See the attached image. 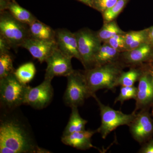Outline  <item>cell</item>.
Listing matches in <instances>:
<instances>
[{"instance_id":"1","label":"cell","mask_w":153,"mask_h":153,"mask_svg":"<svg viewBox=\"0 0 153 153\" xmlns=\"http://www.w3.org/2000/svg\"><path fill=\"white\" fill-rule=\"evenodd\" d=\"M49 152L36 145L29 132L18 121L7 119L1 121L0 153Z\"/></svg>"},{"instance_id":"2","label":"cell","mask_w":153,"mask_h":153,"mask_svg":"<svg viewBox=\"0 0 153 153\" xmlns=\"http://www.w3.org/2000/svg\"><path fill=\"white\" fill-rule=\"evenodd\" d=\"M124 66L118 60L85 70L84 74L91 97L100 89L115 90Z\"/></svg>"},{"instance_id":"3","label":"cell","mask_w":153,"mask_h":153,"mask_svg":"<svg viewBox=\"0 0 153 153\" xmlns=\"http://www.w3.org/2000/svg\"><path fill=\"white\" fill-rule=\"evenodd\" d=\"M0 35L16 50L30 37L29 25L19 22L7 10L1 11Z\"/></svg>"},{"instance_id":"4","label":"cell","mask_w":153,"mask_h":153,"mask_svg":"<svg viewBox=\"0 0 153 153\" xmlns=\"http://www.w3.org/2000/svg\"><path fill=\"white\" fill-rule=\"evenodd\" d=\"M97 102L100 110L101 125L97 129L102 138L105 139L111 132L122 126H129L135 116L136 113L126 114L105 105L99 99L96 94L92 96Z\"/></svg>"},{"instance_id":"5","label":"cell","mask_w":153,"mask_h":153,"mask_svg":"<svg viewBox=\"0 0 153 153\" xmlns=\"http://www.w3.org/2000/svg\"><path fill=\"white\" fill-rule=\"evenodd\" d=\"M29 85L21 83L14 73L0 79L1 104L13 108L25 104L26 93Z\"/></svg>"},{"instance_id":"6","label":"cell","mask_w":153,"mask_h":153,"mask_svg":"<svg viewBox=\"0 0 153 153\" xmlns=\"http://www.w3.org/2000/svg\"><path fill=\"white\" fill-rule=\"evenodd\" d=\"M66 77L67 86L63 96L64 102L71 108L81 106L86 99L91 97L84 71L74 70Z\"/></svg>"},{"instance_id":"7","label":"cell","mask_w":153,"mask_h":153,"mask_svg":"<svg viewBox=\"0 0 153 153\" xmlns=\"http://www.w3.org/2000/svg\"><path fill=\"white\" fill-rule=\"evenodd\" d=\"M77 40L78 50L85 70L94 67V57L101 47L102 41L96 33L87 28L74 33Z\"/></svg>"},{"instance_id":"8","label":"cell","mask_w":153,"mask_h":153,"mask_svg":"<svg viewBox=\"0 0 153 153\" xmlns=\"http://www.w3.org/2000/svg\"><path fill=\"white\" fill-rule=\"evenodd\" d=\"M149 108L140 110L128 126L134 140L141 145L153 136V120Z\"/></svg>"},{"instance_id":"9","label":"cell","mask_w":153,"mask_h":153,"mask_svg":"<svg viewBox=\"0 0 153 153\" xmlns=\"http://www.w3.org/2000/svg\"><path fill=\"white\" fill-rule=\"evenodd\" d=\"M51 81L52 80L44 78L43 82L38 86H29L24 104L37 109H43L48 106L52 101L54 94Z\"/></svg>"},{"instance_id":"10","label":"cell","mask_w":153,"mask_h":153,"mask_svg":"<svg viewBox=\"0 0 153 153\" xmlns=\"http://www.w3.org/2000/svg\"><path fill=\"white\" fill-rule=\"evenodd\" d=\"M71 59L64 55L57 47L46 60L47 67L44 78L52 80L55 76H68L74 70Z\"/></svg>"},{"instance_id":"11","label":"cell","mask_w":153,"mask_h":153,"mask_svg":"<svg viewBox=\"0 0 153 153\" xmlns=\"http://www.w3.org/2000/svg\"><path fill=\"white\" fill-rule=\"evenodd\" d=\"M143 71L139 79L135 107L133 112L153 106V83L150 75L143 65Z\"/></svg>"},{"instance_id":"12","label":"cell","mask_w":153,"mask_h":153,"mask_svg":"<svg viewBox=\"0 0 153 153\" xmlns=\"http://www.w3.org/2000/svg\"><path fill=\"white\" fill-rule=\"evenodd\" d=\"M22 47L27 49L32 56L41 63L46 60L57 48L55 40H42L30 37L23 43Z\"/></svg>"},{"instance_id":"13","label":"cell","mask_w":153,"mask_h":153,"mask_svg":"<svg viewBox=\"0 0 153 153\" xmlns=\"http://www.w3.org/2000/svg\"><path fill=\"white\" fill-rule=\"evenodd\" d=\"M55 31L57 48L64 55L71 58L74 57L81 62L74 33L66 29H58Z\"/></svg>"},{"instance_id":"14","label":"cell","mask_w":153,"mask_h":153,"mask_svg":"<svg viewBox=\"0 0 153 153\" xmlns=\"http://www.w3.org/2000/svg\"><path fill=\"white\" fill-rule=\"evenodd\" d=\"M153 45L146 43L131 50L123 52L119 61L131 66H140L152 60Z\"/></svg>"},{"instance_id":"15","label":"cell","mask_w":153,"mask_h":153,"mask_svg":"<svg viewBox=\"0 0 153 153\" xmlns=\"http://www.w3.org/2000/svg\"><path fill=\"white\" fill-rule=\"evenodd\" d=\"M97 132L96 130H84L75 132L62 136L61 141L64 144L70 146L77 149L86 150L91 148H95L91 143V137Z\"/></svg>"},{"instance_id":"16","label":"cell","mask_w":153,"mask_h":153,"mask_svg":"<svg viewBox=\"0 0 153 153\" xmlns=\"http://www.w3.org/2000/svg\"><path fill=\"white\" fill-rule=\"evenodd\" d=\"M120 53V52L110 46L109 44L104 43L101 45L96 54L94 67L118 61Z\"/></svg>"},{"instance_id":"17","label":"cell","mask_w":153,"mask_h":153,"mask_svg":"<svg viewBox=\"0 0 153 153\" xmlns=\"http://www.w3.org/2000/svg\"><path fill=\"white\" fill-rule=\"evenodd\" d=\"M31 38L42 40H55V31L37 19L29 25Z\"/></svg>"},{"instance_id":"18","label":"cell","mask_w":153,"mask_h":153,"mask_svg":"<svg viewBox=\"0 0 153 153\" xmlns=\"http://www.w3.org/2000/svg\"><path fill=\"white\" fill-rule=\"evenodd\" d=\"M5 10L8 11L19 22L28 25L37 19L30 11L19 5L15 1H8Z\"/></svg>"},{"instance_id":"19","label":"cell","mask_w":153,"mask_h":153,"mask_svg":"<svg viewBox=\"0 0 153 153\" xmlns=\"http://www.w3.org/2000/svg\"><path fill=\"white\" fill-rule=\"evenodd\" d=\"M71 108L70 118L62 136L85 130V125L87 123L88 121L81 117L79 114L78 107H73Z\"/></svg>"},{"instance_id":"20","label":"cell","mask_w":153,"mask_h":153,"mask_svg":"<svg viewBox=\"0 0 153 153\" xmlns=\"http://www.w3.org/2000/svg\"><path fill=\"white\" fill-rule=\"evenodd\" d=\"M147 32L148 29H146L125 33L126 51L135 49L147 43Z\"/></svg>"},{"instance_id":"21","label":"cell","mask_w":153,"mask_h":153,"mask_svg":"<svg viewBox=\"0 0 153 153\" xmlns=\"http://www.w3.org/2000/svg\"><path fill=\"white\" fill-rule=\"evenodd\" d=\"M36 73V69L34 63L29 62L19 66L13 73L21 83L27 85L33 80Z\"/></svg>"},{"instance_id":"22","label":"cell","mask_w":153,"mask_h":153,"mask_svg":"<svg viewBox=\"0 0 153 153\" xmlns=\"http://www.w3.org/2000/svg\"><path fill=\"white\" fill-rule=\"evenodd\" d=\"M96 33L100 40L103 42H105L115 35L125 33L121 30L114 21L105 22L102 27Z\"/></svg>"},{"instance_id":"23","label":"cell","mask_w":153,"mask_h":153,"mask_svg":"<svg viewBox=\"0 0 153 153\" xmlns=\"http://www.w3.org/2000/svg\"><path fill=\"white\" fill-rule=\"evenodd\" d=\"M142 71L141 65L139 68L131 67L128 71H123L118 79V85L120 86H134V83L138 81Z\"/></svg>"},{"instance_id":"24","label":"cell","mask_w":153,"mask_h":153,"mask_svg":"<svg viewBox=\"0 0 153 153\" xmlns=\"http://www.w3.org/2000/svg\"><path fill=\"white\" fill-rule=\"evenodd\" d=\"M15 70L10 53H0V79L13 73Z\"/></svg>"},{"instance_id":"25","label":"cell","mask_w":153,"mask_h":153,"mask_svg":"<svg viewBox=\"0 0 153 153\" xmlns=\"http://www.w3.org/2000/svg\"><path fill=\"white\" fill-rule=\"evenodd\" d=\"M128 0H118L110 8L102 13V16L105 22L114 21L125 7Z\"/></svg>"},{"instance_id":"26","label":"cell","mask_w":153,"mask_h":153,"mask_svg":"<svg viewBox=\"0 0 153 153\" xmlns=\"http://www.w3.org/2000/svg\"><path fill=\"white\" fill-rule=\"evenodd\" d=\"M137 88L134 86H121L119 94L114 100V103L120 102L123 104L125 101L130 99L135 100L137 95Z\"/></svg>"},{"instance_id":"27","label":"cell","mask_w":153,"mask_h":153,"mask_svg":"<svg viewBox=\"0 0 153 153\" xmlns=\"http://www.w3.org/2000/svg\"><path fill=\"white\" fill-rule=\"evenodd\" d=\"M124 35L125 33L115 35L104 43H107L120 52H125L126 51V47Z\"/></svg>"},{"instance_id":"28","label":"cell","mask_w":153,"mask_h":153,"mask_svg":"<svg viewBox=\"0 0 153 153\" xmlns=\"http://www.w3.org/2000/svg\"><path fill=\"white\" fill-rule=\"evenodd\" d=\"M118 0H93L94 9L102 13L114 5Z\"/></svg>"},{"instance_id":"29","label":"cell","mask_w":153,"mask_h":153,"mask_svg":"<svg viewBox=\"0 0 153 153\" xmlns=\"http://www.w3.org/2000/svg\"><path fill=\"white\" fill-rule=\"evenodd\" d=\"M138 152L139 153H153V138H152L143 144Z\"/></svg>"},{"instance_id":"30","label":"cell","mask_w":153,"mask_h":153,"mask_svg":"<svg viewBox=\"0 0 153 153\" xmlns=\"http://www.w3.org/2000/svg\"><path fill=\"white\" fill-rule=\"evenodd\" d=\"M11 49L12 47L8 41L0 35V53H10Z\"/></svg>"},{"instance_id":"31","label":"cell","mask_w":153,"mask_h":153,"mask_svg":"<svg viewBox=\"0 0 153 153\" xmlns=\"http://www.w3.org/2000/svg\"><path fill=\"white\" fill-rule=\"evenodd\" d=\"M143 66L145 69L147 71L150 75L151 79H152V81L153 83V61L151 60V61H149V62H147V63H144L143 64ZM152 114L153 116V106L152 108Z\"/></svg>"},{"instance_id":"32","label":"cell","mask_w":153,"mask_h":153,"mask_svg":"<svg viewBox=\"0 0 153 153\" xmlns=\"http://www.w3.org/2000/svg\"><path fill=\"white\" fill-rule=\"evenodd\" d=\"M147 43L153 45V26L148 28Z\"/></svg>"},{"instance_id":"33","label":"cell","mask_w":153,"mask_h":153,"mask_svg":"<svg viewBox=\"0 0 153 153\" xmlns=\"http://www.w3.org/2000/svg\"><path fill=\"white\" fill-rule=\"evenodd\" d=\"M91 7H93V0H77Z\"/></svg>"},{"instance_id":"34","label":"cell","mask_w":153,"mask_h":153,"mask_svg":"<svg viewBox=\"0 0 153 153\" xmlns=\"http://www.w3.org/2000/svg\"><path fill=\"white\" fill-rule=\"evenodd\" d=\"M7 1H15V0H7Z\"/></svg>"},{"instance_id":"35","label":"cell","mask_w":153,"mask_h":153,"mask_svg":"<svg viewBox=\"0 0 153 153\" xmlns=\"http://www.w3.org/2000/svg\"><path fill=\"white\" fill-rule=\"evenodd\" d=\"M152 60H153V58H152Z\"/></svg>"}]
</instances>
